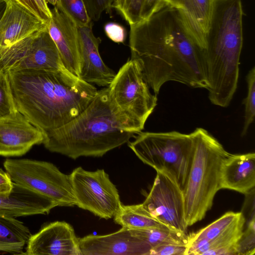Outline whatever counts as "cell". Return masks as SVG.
<instances>
[{
  "mask_svg": "<svg viewBox=\"0 0 255 255\" xmlns=\"http://www.w3.org/2000/svg\"><path fill=\"white\" fill-rule=\"evenodd\" d=\"M73 227L65 221H55L44 225L31 235L23 255H81Z\"/></svg>",
  "mask_w": 255,
  "mask_h": 255,
  "instance_id": "8fae6325",
  "label": "cell"
},
{
  "mask_svg": "<svg viewBox=\"0 0 255 255\" xmlns=\"http://www.w3.org/2000/svg\"><path fill=\"white\" fill-rule=\"evenodd\" d=\"M37 7L43 15L45 21L47 23L52 17L51 9L49 8L46 0H33Z\"/></svg>",
  "mask_w": 255,
  "mask_h": 255,
  "instance_id": "e575fe53",
  "label": "cell"
},
{
  "mask_svg": "<svg viewBox=\"0 0 255 255\" xmlns=\"http://www.w3.org/2000/svg\"><path fill=\"white\" fill-rule=\"evenodd\" d=\"M6 0H0V19L5 7Z\"/></svg>",
  "mask_w": 255,
  "mask_h": 255,
  "instance_id": "8d00e7d4",
  "label": "cell"
},
{
  "mask_svg": "<svg viewBox=\"0 0 255 255\" xmlns=\"http://www.w3.org/2000/svg\"><path fill=\"white\" fill-rule=\"evenodd\" d=\"M245 218L242 212L229 211L207 226L187 235L185 255H195L196 251L205 244L213 241L245 225Z\"/></svg>",
  "mask_w": 255,
  "mask_h": 255,
  "instance_id": "ffe728a7",
  "label": "cell"
},
{
  "mask_svg": "<svg viewBox=\"0 0 255 255\" xmlns=\"http://www.w3.org/2000/svg\"><path fill=\"white\" fill-rule=\"evenodd\" d=\"M110 107L117 118L135 134L142 131L157 103L138 62L128 59L107 87Z\"/></svg>",
  "mask_w": 255,
  "mask_h": 255,
  "instance_id": "8992f818",
  "label": "cell"
},
{
  "mask_svg": "<svg viewBox=\"0 0 255 255\" xmlns=\"http://www.w3.org/2000/svg\"></svg>",
  "mask_w": 255,
  "mask_h": 255,
  "instance_id": "ab89813d",
  "label": "cell"
},
{
  "mask_svg": "<svg viewBox=\"0 0 255 255\" xmlns=\"http://www.w3.org/2000/svg\"><path fill=\"white\" fill-rule=\"evenodd\" d=\"M31 235L30 230L22 222L0 215V253L23 254Z\"/></svg>",
  "mask_w": 255,
  "mask_h": 255,
  "instance_id": "7402d4cb",
  "label": "cell"
},
{
  "mask_svg": "<svg viewBox=\"0 0 255 255\" xmlns=\"http://www.w3.org/2000/svg\"><path fill=\"white\" fill-rule=\"evenodd\" d=\"M88 15L92 21L98 20L103 12H109L113 0H84Z\"/></svg>",
  "mask_w": 255,
  "mask_h": 255,
  "instance_id": "f546056e",
  "label": "cell"
},
{
  "mask_svg": "<svg viewBox=\"0 0 255 255\" xmlns=\"http://www.w3.org/2000/svg\"><path fill=\"white\" fill-rule=\"evenodd\" d=\"M69 17L78 27L92 23L84 0H57L54 5Z\"/></svg>",
  "mask_w": 255,
  "mask_h": 255,
  "instance_id": "d4e9b609",
  "label": "cell"
},
{
  "mask_svg": "<svg viewBox=\"0 0 255 255\" xmlns=\"http://www.w3.org/2000/svg\"><path fill=\"white\" fill-rule=\"evenodd\" d=\"M237 255H254L255 253V217L248 222L237 243Z\"/></svg>",
  "mask_w": 255,
  "mask_h": 255,
  "instance_id": "f1b7e54d",
  "label": "cell"
},
{
  "mask_svg": "<svg viewBox=\"0 0 255 255\" xmlns=\"http://www.w3.org/2000/svg\"><path fill=\"white\" fill-rule=\"evenodd\" d=\"M49 3L53 5H55L56 3L57 0H46Z\"/></svg>",
  "mask_w": 255,
  "mask_h": 255,
  "instance_id": "74e56055",
  "label": "cell"
},
{
  "mask_svg": "<svg viewBox=\"0 0 255 255\" xmlns=\"http://www.w3.org/2000/svg\"><path fill=\"white\" fill-rule=\"evenodd\" d=\"M107 36L116 43H123L126 38L125 28L119 24L115 22L107 23L104 27Z\"/></svg>",
  "mask_w": 255,
  "mask_h": 255,
  "instance_id": "1f68e13d",
  "label": "cell"
},
{
  "mask_svg": "<svg viewBox=\"0 0 255 255\" xmlns=\"http://www.w3.org/2000/svg\"><path fill=\"white\" fill-rule=\"evenodd\" d=\"M186 245L163 244L152 248L149 255H185Z\"/></svg>",
  "mask_w": 255,
  "mask_h": 255,
  "instance_id": "4dcf8cb0",
  "label": "cell"
},
{
  "mask_svg": "<svg viewBox=\"0 0 255 255\" xmlns=\"http://www.w3.org/2000/svg\"><path fill=\"white\" fill-rule=\"evenodd\" d=\"M255 186V153L230 154L220 169V186L246 194Z\"/></svg>",
  "mask_w": 255,
  "mask_h": 255,
  "instance_id": "d6986e66",
  "label": "cell"
},
{
  "mask_svg": "<svg viewBox=\"0 0 255 255\" xmlns=\"http://www.w3.org/2000/svg\"><path fill=\"white\" fill-rule=\"evenodd\" d=\"M133 235L147 243L151 248L157 246L173 244L186 245V233L169 229L147 228L131 230Z\"/></svg>",
  "mask_w": 255,
  "mask_h": 255,
  "instance_id": "cb8c5ba5",
  "label": "cell"
},
{
  "mask_svg": "<svg viewBox=\"0 0 255 255\" xmlns=\"http://www.w3.org/2000/svg\"><path fill=\"white\" fill-rule=\"evenodd\" d=\"M144 0H113L112 7L123 16L129 26L141 20L140 14Z\"/></svg>",
  "mask_w": 255,
  "mask_h": 255,
  "instance_id": "4316f807",
  "label": "cell"
},
{
  "mask_svg": "<svg viewBox=\"0 0 255 255\" xmlns=\"http://www.w3.org/2000/svg\"><path fill=\"white\" fill-rule=\"evenodd\" d=\"M191 134L193 150L190 166L182 191L185 220L188 227L203 219L221 189L220 169L230 154L207 130L198 128Z\"/></svg>",
  "mask_w": 255,
  "mask_h": 255,
  "instance_id": "5b68a950",
  "label": "cell"
},
{
  "mask_svg": "<svg viewBox=\"0 0 255 255\" xmlns=\"http://www.w3.org/2000/svg\"><path fill=\"white\" fill-rule=\"evenodd\" d=\"M243 15L241 0H213L205 38L204 65L209 99L222 108L229 106L238 87Z\"/></svg>",
  "mask_w": 255,
  "mask_h": 255,
  "instance_id": "3957f363",
  "label": "cell"
},
{
  "mask_svg": "<svg viewBox=\"0 0 255 255\" xmlns=\"http://www.w3.org/2000/svg\"><path fill=\"white\" fill-rule=\"evenodd\" d=\"M31 69L70 72L64 65L47 27L35 33L26 55L12 70Z\"/></svg>",
  "mask_w": 255,
  "mask_h": 255,
  "instance_id": "ac0fdd59",
  "label": "cell"
},
{
  "mask_svg": "<svg viewBox=\"0 0 255 255\" xmlns=\"http://www.w3.org/2000/svg\"><path fill=\"white\" fill-rule=\"evenodd\" d=\"M213 0H167L179 10L204 46L208 30Z\"/></svg>",
  "mask_w": 255,
  "mask_h": 255,
  "instance_id": "44dd1931",
  "label": "cell"
},
{
  "mask_svg": "<svg viewBox=\"0 0 255 255\" xmlns=\"http://www.w3.org/2000/svg\"><path fill=\"white\" fill-rule=\"evenodd\" d=\"M114 219L116 224L129 230L154 228L170 230L152 216L144 208L142 204L131 205L122 204Z\"/></svg>",
  "mask_w": 255,
  "mask_h": 255,
  "instance_id": "603a6c76",
  "label": "cell"
},
{
  "mask_svg": "<svg viewBox=\"0 0 255 255\" xmlns=\"http://www.w3.org/2000/svg\"><path fill=\"white\" fill-rule=\"evenodd\" d=\"M93 23L78 27L81 45V66L79 78L92 85L107 87L116 73L104 62L99 47L100 37H96L92 30Z\"/></svg>",
  "mask_w": 255,
  "mask_h": 255,
  "instance_id": "2e32d148",
  "label": "cell"
},
{
  "mask_svg": "<svg viewBox=\"0 0 255 255\" xmlns=\"http://www.w3.org/2000/svg\"><path fill=\"white\" fill-rule=\"evenodd\" d=\"M112 110L108 87L98 92L76 117L44 136L42 144L52 152L71 159L102 157L134 137Z\"/></svg>",
  "mask_w": 255,
  "mask_h": 255,
  "instance_id": "277c9868",
  "label": "cell"
},
{
  "mask_svg": "<svg viewBox=\"0 0 255 255\" xmlns=\"http://www.w3.org/2000/svg\"><path fill=\"white\" fill-rule=\"evenodd\" d=\"M17 111L9 79L4 73L0 78V120L11 116Z\"/></svg>",
  "mask_w": 255,
  "mask_h": 255,
  "instance_id": "83f0119b",
  "label": "cell"
},
{
  "mask_svg": "<svg viewBox=\"0 0 255 255\" xmlns=\"http://www.w3.org/2000/svg\"><path fill=\"white\" fill-rule=\"evenodd\" d=\"M5 73L17 110L43 136L79 115L98 92L94 85L70 72L31 69Z\"/></svg>",
  "mask_w": 255,
  "mask_h": 255,
  "instance_id": "7a4b0ae2",
  "label": "cell"
},
{
  "mask_svg": "<svg viewBox=\"0 0 255 255\" xmlns=\"http://www.w3.org/2000/svg\"><path fill=\"white\" fill-rule=\"evenodd\" d=\"M81 255H149L151 247L122 227L104 235H89L79 239Z\"/></svg>",
  "mask_w": 255,
  "mask_h": 255,
  "instance_id": "7c38bea8",
  "label": "cell"
},
{
  "mask_svg": "<svg viewBox=\"0 0 255 255\" xmlns=\"http://www.w3.org/2000/svg\"><path fill=\"white\" fill-rule=\"evenodd\" d=\"M69 176L76 206L102 219L115 216L122 204L116 186L104 169L91 171L78 167Z\"/></svg>",
  "mask_w": 255,
  "mask_h": 255,
  "instance_id": "9c48e42d",
  "label": "cell"
},
{
  "mask_svg": "<svg viewBox=\"0 0 255 255\" xmlns=\"http://www.w3.org/2000/svg\"><path fill=\"white\" fill-rule=\"evenodd\" d=\"M128 146L144 164L169 173L183 189L192 155L191 133L140 131Z\"/></svg>",
  "mask_w": 255,
  "mask_h": 255,
  "instance_id": "52a82bcc",
  "label": "cell"
},
{
  "mask_svg": "<svg viewBox=\"0 0 255 255\" xmlns=\"http://www.w3.org/2000/svg\"><path fill=\"white\" fill-rule=\"evenodd\" d=\"M152 188L142 203L150 215L170 230L186 233L182 189L169 173L156 171Z\"/></svg>",
  "mask_w": 255,
  "mask_h": 255,
  "instance_id": "30bf717a",
  "label": "cell"
},
{
  "mask_svg": "<svg viewBox=\"0 0 255 255\" xmlns=\"http://www.w3.org/2000/svg\"><path fill=\"white\" fill-rule=\"evenodd\" d=\"M47 28L68 70L79 78L81 45L78 26L56 6Z\"/></svg>",
  "mask_w": 255,
  "mask_h": 255,
  "instance_id": "5bb4252c",
  "label": "cell"
},
{
  "mask_svg": "<svg viewBox=\"0 0 255 255\" xmlns=\"http://www.w3.org/2000/svg\"><path fill=\"white\" fill-rule=\"evenodd\" d=\"M3 167L13 182L51 199L58 206L76 205L69 175L62 172L52 163L8 158Z\"/></svg>",
  "mask_w": 255,
  "mask_h": 255,
  "instance_id": "ba28073f",
  "label": "cell"
},
{
  "mask_svg": "<svg viewBox=\"0 0 255 255\" xmlns=\"http://www.w3.org/2000/svg\"><path fill=\"white\" fill-rule=\"evenodd\" d=\"M167 0H144L140 14L141 20L148 18L156 10L166 4Z\"/></svg>",
  "mask_w": 255,
  "mask_h": 255,
  "instance_id": "d6a6232c",
  "label": "cell"
},
{
  "mask_svg": "<svg viewBox=\"0 0 255 255\" xmlns=\"http://www.w3.org/2000/svg\"><path fill=\"white\" fill-rule=\"evenodd\" d=\"M47 27V23L15 0H6L0 19V46L10 45Z\"/></svg>",
  "mask_w": 255,
  "mask_h": 255,
  "instance_id": "9a60e30c",
  "label": "cell"
},
{
  "mask_svg": "<svg viewBox=\"0 0 255 255\" xmlns=\"http://www.w3.org/2000/svg\"><path fill=\"white\" fill-rule=\"evenodd\" d=\"M131 59L157 95L166 82L207 89L204 46L184 15L166 4L148 18L130 25Z\"/></svg>",
  "mask_w": 255,
  "mask_h": 255,
  "instance_id": "6da1fadb",
  "label": "cell"
},
{
  "mask_svg": "<svg viewBox=\"0 0 255 255\" xmlns=\"http://www.w3.org/2000/svg\"><path fill=\"white\" fill-rule=\"evenodd\" d=\"M13 182L7 173L0 168V195L10 192Z\"/></svg>",
  "mask_w": 255,
  "mask_h": 255,
  "instance_id": "836d02e7",
  "label": "cell"
},
{
  "mask_svg": "<svg viewBox=\"0 0 255 255\" xmlns=\"http://www.w3.org/2000/svg\"><path fill=\"white\" fill-rule=\"evenodd\" d=\"M248 92L243 104L245 105L244 123L242 136L245 135L254 122L255 117V67L254 66L246 76Z\"/></svg>",
  "mask_w": 255,
  "mask_h": 255,
  "instance_id": "484cf974",
  "label": "cell"
},
{
  "mask_svg": "<svg viewBox=\"0 0 255 255\" xmlns=\"http://www.w3.org/2000/svg\"><path fill=\"white\" fill-rule=\"evenodd\" d=\"M43 140L42 132L18 111L0 120V156H22Z\"/></svg>",
  "mask_w": 255,
  "mask_h": 255,
  "instance_id": "4fadbf2b",
  "label": "cell"
},
{
  "mask_svg": "<svg viewBox=\"0 0 255 255\" xmlns=\"http://www.w3.org/2000/svg\"><path fill=\"white\" fill-rule=\"evenodd\" d=\"M57 206L51 199L14 182L9 192L0 195V215L8 217L47 214Z\"/></svg>",
  "mask_w": 255,
  "mask_h": 255,
  "instance_id": "e0dca14e",
  "label": "cell"
},
{
  "mask_svg": "<svg viewBox=\"0 0 255 255\" xmlns=\"http://www.w3.org/2000/svg\"><path fill=\"white\" fill-rule=\"evenodd\" d=\"M4 73H2L0 72V78L2 77V76L3 75Z\"/></svg>",
  "mask_w": 255,
  "mask_h": 255,
  "instance_id": "f35d334b",
  "label": "cell"
},
{
  "mask_svg": "<svg viewBox=\"0 0 255 255\" xmlns=\"http://www.w3.org/2000/svg\"><path fill=\"white\" fill-rule=\"evenodd\" d=\"M25 8L30 10L34 14L45 21L44 17L33 0H15ZM46 22V21H45ZM47 23V22H46Z\"/></svg>",
  "mask_w": 255,
  "mask_h": 255,
  "instance_id": "d590c367",
  "label": "cell"
}]
</instances>
